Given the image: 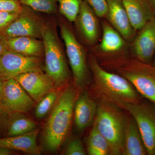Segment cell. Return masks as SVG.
<instances>
[{
	"instance_id": "obj_1",
	"label": "cell",
	"mask_w": 155,
	"mask_h": 155,
	"mask_svg": "<svg viewBox=\"0 0 155 155\" xmlns=\"http://www.w3.org/2000/svg\"><path fill=\"white\" fill-rule=\"evenodd\" d=\"M87 59L97 96L122 109L125 104L143 102V97L129 81L104 69L91 51L87 53Z\"/></svg>"
},
{
	"instance_id": "obj_2",
	"label": "cell",
	"mask_w": 155,
	"mask_h": 155,
	"mask_svg": "<svg viewBox=\"0 0 155 155\" xmlns=\"http://www.w3.org/2000/svg\"><path fill=\"white\" fill-rule=\"evenodd\" d=\"M106 70L122 75L133 84L143 97L155 105V66L129 55L128 53L98 60Z\"/></svg>"
},
{
	"instance_id": "obj_3",
	"label": "cell",
	"mask_w": 155,
	"mask_h": 155,
	"mask_svg": "<svg viewBox=\"0 0 155 155\" xmlns=\"http://www.w3.org/2000/svg\"><path fill=\"white\" fill-rule=\"evenodd\" d=\"M58 25L57 17L53 15L46 19L42 29L41 39L44 45L45 73L56 87H61L70 81L72 75L66 50L58 35Z\"/></svg>"
},
{
	"instance_id": "obj_4",
	"label": "cell",
	"mask_w": 155,
	"mask_h": 155,
	"mask_svg": "<svg viewBox=\"0 0 155 155\" xmlns=\"http://www.w3.org/2000/svg\"><path fill=\"white\" fill-rule=\"evenodd\" d=\"M77 92L70 86L62 92L53 107L43 133L45 148L50 151L58 150L69 134Z\"/></svg>"
},
{
	"instance_id": "obj_5",
	"label": "cell",
	"mask_w": 155,
	"mask_h": 155,
	"mask_svg": "<svg viewBox=\"0 0 155 155\" xmlns=\"http://www.w3.org/2000/svg\"><path fill=\"white\" fill-rule=\"evenodd\" d=\"M96 97L97 110L93 124L108 141L111 155H122L127 114L115 104Z\"/></svg>"
},
{
	"instance_id": "obj_6",
	"label": "cell",
	"mask_w": 155,
	"mask_h": 155,
	"mask_svg": "<svg viewBox=\"0 0 155 155\" xmlns=\"http://www.w3.org/2000/svg\"><path fill=\"white\" fill-rule=\"evenodd\" d=\"M56 15L61 37L66 48V54L74 84L83 90L89 84L91 79L87 53L75 35L72 23L58 12Z\"/></svg>"
},
{
	"instance_id": "obj_7",
	"label": "cell",
	"mask_w": 155,
	"mask_h": 155,
	"mask_svg": "<svg viewBox=\"0 0 155 155\" xmlns=\"http://www.w3.org/2000/svg\"><path fill=\"white\" fill-rule=\"evenodd\" d=\"M122 109L135 120L149 155H155V105L142 102L126 104Z\"/></svg>"
},
{
	"instance_id": "obj_8",
	"label": "cell",
	"mask_w": 155,
	"mask_h": 155,
	"mask_svg": "<svg viewBox=\"0 0 155 155\" xmlns=\"http://www.w3.org/2000/svg\"><path fill=\"white\" fill-rule=\"evenodd\" d=\"M46 19L38 12L24 5L19 15L0 33L6 38L27 36L41 39V31Z\"/></svg>"
},
{
	"instance_id": "obj_9",
	"label": "cell",
	"mask_w": 155,
	"mask_h": 155,
	"mask_svg": "<svg viewBox=\"0 0 155 155\" xmlns=\"http://www.w3.org/2000/svg\"><path fill=\"white\" fill-rule=\"evenodd\" d=\"M42 59L7 50L0 55V76L7 81L25 72L41 70Z\"/></svg>"
},
{
	"instance_id": "obj_10",
	"label": "cell",
	"mask_w": 155,
	"mask_h": 155,
	"mask_svg": "<svg viewBox=\"0 0 155 155\" xmlns=\"http://www.w3.org/2000/svg\"><path fill=\"white\" fill-rule=\"evenodd\" d=\"M34 100L15 78L6 81L0 101V108L7 114L26 113L34 106Z\"/></svg>"
},
{
	"instance_id": "obj_11",
	"label": "cell",
	"mask_w": 155,
	"mask_h": 155,
	"mask_svg": "<svg viewBox=\"0 0 155 155\" xmlns=\"http://www.w3.org/2000/svg\"><path fill=\"white\" fill-rule=\"evenodd\" d=\"M129 48L131 57L152 64L155 53V16L137 31Z\"/></svg>"
},
{
	"instance_id": "obj_12",
	"label": "cell",
	"mask_w": 155,
	"mask_h": 155,
	"mask_svg": "<svg viewBox=\"0 0 155 155\" xmlns=\"http://www.w3.org/2000/svg\"><path fill=\"white\" fill-rule=\"evenodd\" d=\"M102 36L99 44L91 48L97 59L127 54V41L107 20L102 22Z\"/></svg>"
},
{
	"instance_id": "obj_13",
	"label": "cell",
	"mask_w": 155,
	"mask_h": 155,
	"mask_svg": "<svg viewBox=\"0 0 155 155\" xmlns=\"http://www.w3.org/2000/svg\"><path fill=\"white\" fill-rule=\"evenodd\" d=\"M98 18L90 6L83 0L74 22L82 41L91 48L95 45L100 38L101 28Z\"/></svg>"
},
{
	"instance_id": "obj_14",
	"label": "cell",
	"mask_w": 155,
	"mask_h": 155,
	"mask_svg": "<svg viewBox=\"0 0 155 155\" xmlns=\"http://www.w3.org/2000/svg\"><path fill=\"white\" fill-rule=\"evenodd\" d=\"M14 78L34 101L38 102L56 87L49 76L41 69L25 72Z\"/></svg>"
},
{
	"instance_id": "obj_15",
	"label": "cell",
	"mask_w": 155,
	"mask_h": 155,
	"mask_svg": "<svg viewBox=\"0 0 155 155\" xmlns=\"http://www.w3.org/2000/svg\"><path fill=\"white\" fill-rule=\"evenodd\" d=\"M106 20L127 42L132 41L137 31L133 28L122 0H107Z\"/></svg>"
},
{
	"instance_id": "obj_16",
	"label": "cell",
	"mask_w": 155,
	"mask_h": 155,
	"mask_svg": "<svg viewBox=\"0 0 155 155\" xmlns=\"http://www.w3.org/2000/svg\"><path fill=\"white\" fill-rule=\"evenodd\" d=\"M97 110V100L87 91L83 90L77 96L74 104L73 116L76 129L82 132L93 124Z\"/></svg>"
},
{
	"instance_id": "obj_17",
	"label": "cell",
	"mask_w": 155,
	"mask_h": 155,
	"mask_svg": "<svg viewBox=\"0 0 155 155\" xmlns=\"http://www.w3.org/2000/svg\"><path fill=\"white\" fill-rule=\"evenodd\" d=\"M148 155L137 124L129 113L126 115L122 155Z\"/></svg>"
},
{
	"instance_id": "obj_18",
	"label": "cell",
	"mask_w": 155,
	"mask_h": 155,
	"mask_svg": "<svg viewBox=\"0 0 155 155\" xmlns=\"http://www.w3.org/2000/svg\"><path fill=\"white\" fill-rule=\"evenodd\" d=\"M131 25L138 31L155 16L149 0H122Z\"/></svg>"
},
{
	"instance_id": "obj_19",
	"label": "cell",
	"mask_w": 155,
	"mask_h": 155,
	"mask_svg": "<svg viewBox=\"0 0 155 155\" xmlns=\"http://www.w3.org/2000/svg\"><path fill=\"white\" fill-rule=\"evenodd\" d=\"M39 131L37 128L22 135L0 137V147L20 151L30 154H40L41 150L37 143Z\"/></svg>"
},
{
	"instance_id": "obj_20",
	"label": "cell",
	"mask_w": 155,
	"mask_h": 155,
	"mask_svg": "<svg viewBox=\"0 0 155 155\" xmlns=\"http://www.w3.org/2000/svg\"><path fill=\"white\" fill-rule=\"evenodd\" d=\"M8 50L29 57H44V45L42 39L21 36L8 39Z\"/></svg>"
},
{
	"instance_id": "obj_21",
	"label": "cell",
	"mask_w": 155,
	"mask_h": 155,
	"mask_svg": "<svg viewBox=\"0 0 155 155\" xmlns=\"http://www.w3.org/2000/svg\"><path fill=\"white\" fill-rule=\"evenodd\" d=\"M24 114L14 112L8 114L5 128L6 137L22 135L38 128V126L36 122Z\"/></svg>"
},
{
	"instance_id": "obj_22",
	"label": "cell",
	"mask_w": 155,
	"mask_h": 155,
	"mask_svg": "<svg viewBox=\"0 0 155 155\" xmlns=\"http://www.w3.org/2000/svg\"><path fill=\"white\" fill-rule=\"evenodd\" d=\"M87 152L90 155H111L108 141L94 124L87 139Z\"/></svg>"
},
{
	"instance_id": "obj_23",
	"label": "cell",
	"mask_w": 155,
	"mask_h": 155,
	"mask_svg": "<svg viewBox=\"0 0 155 155\" xmlns=\"http://www.w3.org/2000/svg\"><path fill=\"white\" fill-rule=\"evenodd\" d=\"M59 4L58 13L69 22H74L83 0H56Z\"/></svg>"
},
{
	"instance_id": "obj_24",
	"label": "cell",
	"mask_w": 155,
	"mask_h": 155,
	"mask_svg": "<svg viewBox=\"0 0 155 155\" xmlns=\"http://www.w3.org/2000/svg\"><path fill=\"white\" fill-rule=\"evenodd\" d=\"M22 5L29 7L34 11L48 15L56 14L58 6L56 0H19Z\"/></svg>"
},
{
	"instance_id": "obj_25",
	"label": "cell",
	"mask_w": 155,
	"mask_h": 155,
	"mask_svg": "<svg viewBox=\"0 0 155 155\" xmlns=\"http://www.w3.org/2000/svg\"><path fill=\"white\" fill-rule=\"evenodd\" d=\"M58 91L53 90L45 95L38 101L35 107V114L37 119L44 118L55 105L58 99Z\"/></svg>"
},
{
	"instance_id": "obj_26",
	"label": "cell",
	"mask_w": 155,
	"mask_h": 155,
	"mask_svg": "<svg viewBox=\"0 0 155 155\" xmlns=\"http://www.w3.org/2000/svg\"><path fill=\"white\" fill-rule=\"evenodd\" d=\"M65 154L67 155H85L86 151L82 141L79 138L72 139L68 144L65 150Z\"/></svg>"
},
{
	"instance_id": "obj_27",
	"label": "cell",
	"mask_w": 155,
	"mask_h": 155,
	"mask_svg": "<svg viewBox=\"0 0 155 155\" xmlns=\"http://www.w3.org/2000/svg\"><path fill=\"white\" fill-rule=\"evenodd\" d=\"M99 18H104L107 9V0H84Z\"/></svg>"
},
{
	"instance_id": "obj_28",
	"label": "cell",
	"mask_w": 155,
	"mask_h": 155,
	"mask_svg": "<svg viewBox=\"0 0 155 155\" xmlns=\"http://www.w3.org/2000/svg\"><path fill=\"white\" fill-rule=\"evenodd\" d=\"M22 5L19 0H0V11L19 13Z\"/></svg>"
},
{
	"instance_id": "obj_29",
	"label": "cell",
	"mask_w": 155,
	"mask_h": 155,
	"mask_svg": "<svg viewBox=\"0 0 155 155\" xmlns=\"http://www.w3.org/2000/svg\"><path fill=\"white\" fill-rule=\"evenodd\" d=\"M19 13L0 11V31L8 27L18 17Z\"/></svg>"
},
{
	"instance_id": "obj_30",
	"label": "cell",
	"mask_w": 155,
	"mask_h": 155,
	"mask_svg": "<svg viewBox=\"0 0 155 155\" xmlns=\"http://www.w3.org/2000/svg\"><path fill=\"white\" fill-rule=\"evenodd\" d=\"M8 50L7 39L0 33V55Z\"/></svg>"
},
{
	"instance_id": "obj_31",
	"label": "cell",
	"mask_w": 155,
	"mask_h": 155,
	"mask_svg": "<svg viewBox=\"0 0 155 155\" xmlns=\"http://www.w3.org/2000/svg\"><path fill=\"white\" fill-rule=\"evenodd\" d=\"M8 114L3 112L0 109V130L2 129H5L6 122H7Z\"/></svg>"
},
{
	"instance_id": "obj_32",
	"label": "cell",
	"mask_w": 155,
	"mask_h": 155,
	"mask_svg": "<svg viewBox=\"0 0 155 155\" xmlns=\"http://www.w3.org/2000/svg\"><path fill=\"white\" fill-rule=\"evenodd\" d=\"M12 153V150L5 148L0 147V155H11Z\"/></svg>"
},
{
	"instance_id": "obj_33",
	"label": "cell",
	"mask_w": 155,
	"mask_h": 155,
	"mask_svg": "<svg viewBox=\"0 0 155 155\" xmlns=\"http://www.w3.org/2000/svg\"><path fill=\"white\" fill-rule=\"evenodd\" d=\"M5 81H6L4 80L0 76V101H1V97H2V93L3 87H4V84Z\"/></svg>"
},
{
	"instance_id": "obj_34",
	"label": "cell",
	"mask_w": 155,
	"mask_h": 155,
	"mask_svg": "<svg viewBox=\"0 0 155 155\" xmlns=\"http://www.w3.org/2000/svg\"><path fill=\"white\" fill-rule=\"evenodd\" d=\"M151 5L155 11V0H149Z\"/></svg>"
},
{
	"instance_id": "obj_35",
	"label": "cell",
	"mask_w": 155,
	"mask_h": 155,
	"mask_svg": "<svg viewBox=\"0 0 155 155\" xmlns=\"http://www.w3.org/2000/svg\"><path fill=\"white\" fill-rule=\"evenodd\" d=\"M152 64L153 66H155V53L153 59Z\"/></svg>"
}]
</instances>
